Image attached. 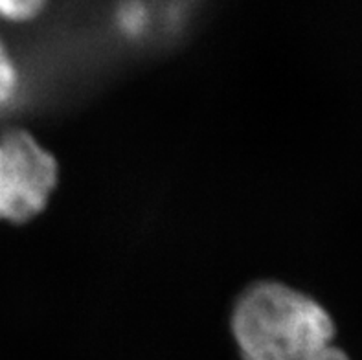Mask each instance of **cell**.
<instances>
[{"label": "cell", "instance_id": "cell-1", "mask_svg": "<svg viewBox=\"0 0 362 360\" xmlns=\"http://www.w3.org/2000/svg\"><path fill=\"white\" fill-rule=\"evenodd\" d=\"M232 333L241 360H317L333 344L335 322L305 292L263 279L235 300Z\"/></svg>", "mask_w": 362, "mask_h": 360}, {"label": "cell", "instance_id": "cell-2", "mask_svg": "<svg viewBox=\"0 0 362 360\" xmlns=\"http://www.w3.org/2000/svg\"><path fill=\"white\" fill-rule=\"evenodd\" d=\"M50 151L26 129L0 132V221L23 224L41 214L57 184Z\"/></svg>", "mask_w": 362, "mask_h": 360}, {"label": "cell", "instance_id": "cell-3", "mask_svg": "<svg viewBox=\"0 0 362 360\" xmlns=\"http://www.w3.org/2000/svg\"><path fill=\"white\" fill-rule=\"evenodd\" d=\"M18 88V70L8 48L0 39V107L13 100Z\"/></svg>", "mask_w": 362, "mask_h": 360}, {"label": "cell", "instance_id": "cell-4", "mask_svg": "<svg viewBox=\"0 0 362 360\" xmlns=\"http://www.w3.org/2000/svg\"><path fill=\"white\" fill-rule=\"evenodd\" d=\"M45 6L41 0H0V18L11 23H23L35 17Z\"/></svg>", "mask_w": 362, "mask_h": 360}, {"label": "cell", "instance_id": "cell-5", "mask_svg": "<svg viewBox=\"0 0 362 360\" xmlns=\"http://www.w3.org/2000/svg\"><path fill=\"white\" fill-rule=\"evenodd\" d=\"M118 23L124 32L134 33L142 32L144 24H146V9L142 4H125L118 11Z\"/></svg>", "mask_w": 362, "mask_h": 360}, {"label": "cell", "instance_id": "cell-6", "mask_svg": "<svg viewBox=\"0 0 362 360\" xmlns=\"http://www.w3.org/2000/svg\"><path fill=\"white\" fill-rule=\"evenodd\" d=\"M317 360H349V359L344 353V349H340V347H337L335 344H331V346H327L326 349L317 356Z\"/></svg>", "mask_w": 362, "mask_h": 360}]
</instances>
